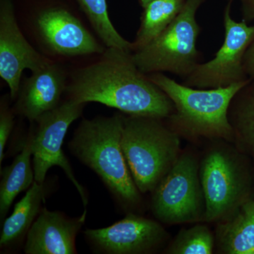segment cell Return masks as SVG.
Instances as JSON below:
<instances>
[{
	"mask_svg": "<svg viewBox=\"0 0 254 254\" xmlns=\"http://www.w3.org/2000/svg\"><path fill=\"white\" fill-rule=\"evenodd\" d=\"M68 99L95 102L132 116L168 119L172 100L136 66L131 52L107 48L99 59L73 71L66 92Z\"/></svg>",
	"mask_w": 254,
	"mask_h": 254,
	"instance_id": "obj_1",
	"label": "cell"
},
{
	"mask_svg": "<svg viewBox=\"0 0 254 254\" xmlns=\"http://www.w3.org/2000/svg\"><path fill=\"white\" fill-rule=\"evenodd\" d=\"M148 77L172 100L175 111L168 118V126L178 134L191 138L225 140L233 143L229 123V106L247 81L224 88L199 89L177 83L162 73Z\"/></svg>",
	"mask_w": 254,
	"mask_h": 254,
	"instance_id": "obj_2",
	"label": "cell"
},
{
	"mask_svg": "<svg viewBox=\"0 0 254 254\" xmlns=\"http://www.w3.org/2000/svg\"><path fill=\"white\" fill-rule=\"evenodd\" d=\"M123 115L83 120L75 131L71 152L100 177L112 193L123 204L141 202L122 148Z\"/></svg>",
	"mask_w": 254,
	"mask_h": 254,
	"instance_id": "obj_3",
	"label": "cell"
},
{
	"mask_svg": "<svg viewBox=\"0 0 254 254\" xmlns=\"http://www.w3.org/2000/svg\"><path fill=\"white\" fill-rule=\"evenodd\" d=\"M253 162L235 144L213 140L199 161L205 222H218L254 198Z\"/></svg>",
	"mask_w": 254,
	"mask_h": 254,
	"instance_id": "obj_4",
	"label": "cell"
},
{
	"mask_svg": "<svg viewBox=\"0 0 254 254\" xmlns=\"http://www.w3.org/2000/svg\"><path fill=\"white\" fill-rule=\"evenodd\" d=\"M163 119L124 116L122 148L135 185L153 192L181 155L180 135Z\"/></svg>",
	"mask_w": 254,
	"mask_h": 254,
	"instance_id": "obj_5",
	"label": "cell"
},
{
	"mask_svg": "<svg viewBox=\"0 0 254 254\" xmlns=\"http://www.w3.org/2000/svg\"><path fill=\"white\" fill-rule=\"evenodd\" d=\"M205 0H186L175 20L149 44L132 53L136 66L145 74L170 72L183 78L199 63L196 43L201 28L197 10Z\"/></svg>",
	"mask_w": 254,
	"mask_h": 254,
	"instance_id": "obj_6",
	"label": "cell"
},
{
	"mask_svg": "<svg viewBox=\"0 0 254 254\" xmlns=\"http://www.w3.org/2000/svg\"><path fill=\"white\" fill-rule=\"evenodd\" d=\"M152 193V210L159 221L168 225L204 222L199 161L191 152L181 153Z\"/></svg>",
	"mask_w": 254,
	"mask_h": 254,
	"instance_id": "obj_7",
	"label": "cell"
},
{
	"mask_svg": "<svg viewBox=\"0 0 254 254\" xmlns=\"http://www.w3.org/2000/svg\"><path fill=\"white\" fill-rule=\"evenodd\" d=\"M229 2L223 16L225 40L213 60L198 64L182 84L199 89L224 88L250 80L244 68V58L254 41V24L237 22L230 14Z\"/></svg>",
	"mask_w": 254,
	"mask_h": 254,
	"instance_id": "obj_8",
	"label": "cell"
},
{
	"mask_svg": "<svg viewBox=\"0 0 254 254\" xmlns=\"http://www.w3.org/2000/svg\"><path fill=\"white\" fill-rule=\"evenodd\" d=\"M84 105L68 98L54 110L41 115L34 122L36 128L31 132L35 181L44 182L48 170L52 167H60L76 187L86 208L88 199L84 190L73 175L63 151L64 139L68 127L81 116Z\"/></svg>",
	"mask_w": 254,
	"mask_h": 254,
	"instance_id": "obj_9",
	"label": "cell"
},
{
	"mask_svg": "<svg viewBox=\"0 0 254 254\" xmlns=\"http://www.w3.org/2000/svg\"><path fill=\"white\" fill-rule=\"evenodd\" d=\"M33 27L38 41L50 55L78 57L102 54V46L79 18L62 7L41 10L35 18Z\"/></svg>",
	"mask_w": 254,
	"mask_h": 254,
	"instance_id": "obj_10",
	"label": "cell"
},
{
	"mask_svg": "<svg viewBox=\"0 0 254 254\" xmlns=\"http://www.w3.org/2000/svg\"><path fill=\"white\" fill-rule=\"evenodd\" d=\"M84 234L99 250L110 254L151 253L169 237L158 222L132 213L111 226L89 229Z\"/></svg>",
	"mask_w": 254,
	"mask_h": 254,
	"instance_id": "obj_11",
	"label": "cell"
},
{
	"mask_svg": "<svg viewBox=\"0 0 254 254\" xmlns=\"http://www.w3.org/2000/svg\"><path fill=\"white\" fill-rule=\"evenodd\" d=\"M36 51L18 27L11 0L0 1V76L9 88L10 98L17 97L25 69L31 72L50 61Z\"/></svg>",
	"mask_w": 254,
	"mask_h": 254,
	"instance_id": "obj_12",
	"label": "cell"
},
{
	"mask_svg": "<svg viewBox=\"0 0 254 254\" xmlns=\"http://www.w3.org/2000/svg\"><path fill=\"white\" fill-rule=\"evenodd\" d=\"M67 83L64 68L50 60L25 78L20 86L14 112L34 123L43 114L59 106Z\"/></svg>",
	"mask_w": 254,
	"mask_h": 254,
	"instance_id": "obj_13",
	"label": "cell"
},
{
	"mask_svg": "<svg viewBox=\"0 0 254 254\" xmlns=\"http://www.w3.org/2000/svg\"><path fill=\"white\" fill-rule=\"evenodd\" d=\"M86 210L79 218H68L59 212L42 209L26 235V254H74L76 237L86 220Z\"/></svg>",
	"mask_w": 254,
	"mask_h": 254,
	"instance_id": "obj_14",
	"label": "cell"
},
{
	"mask_svg": "<svg viewBox=\"0 0 254 254\" xmlns=\"http://www.w3.org/2000/svg\"><path fill=\"white\" fill-rule=\"evenodd\" d=\"M215 236L220 253L254 254V198L217 222Z\"/></svg>",
	"mask_w": 254,
	"mask_h": 254,
	"instance_id": "obj_15",
	"label": "cell"
},
{
	"mask_svg": "<svg viewBox=\"0 0 254 254\" xmlns=\"http://www.w3.org/2000/svg\"><path fill=\"white\" fill-rule=\"evenodd\" d=\"M48 187L44 182L35 181L26 195L15 205L13 213L5 220L0 237L1 247H10L17 243L27 235L41 205L48 193Z\"/></svg>",
	"mask_w": 254,
	"mask_h": 254,
	"instance_id": "obj_16",
	"label": "cell"
},
{
	"mask_svg": "<svg viewBox=\"0 0 254 254\" xmlns=\"http://www.w3.org/2000/svg\"><path fill=\"white\" fill-rule=\"evenodd\" d=\"M227 117L234 144L254 165V81L250 80L233 97Z\"/></svg>",
	"mask_w": 254,
	"mask_h": 254,
	"instance_id": "obj_17",
	"label": "cell"
},
{
	"mask_svg": "<svg viewBox=\"0 0 254 254\" xmlns=\"http://www.w3.org/2000/svg\"><path fill=\"white\" fill-rule=\"evenodd\" d=\"M33 155V136L30 132L21 153L12 163L1 171L0 185V215L6 216L16 197L28 190L35 182L34 170L31 166Z\"/></svg>",
	"mask_w": 254,
	"mask_h": 254,
	"instance_id": "obj_18",
	"label": "cell"
},
{
	"mask_svg": "<svg viewBox=\"0 0 254 254\" xmlns=\"http://www.w3.org/2000/svg\"><path fill=\"white\" fill-rule=\"evenodd\" d=\"M186 0H154L143 7L141 25L133 43V52L146 46L181 12Z\"/></svg>",
	"mask_w": 254,
	"mask_h": 254,
	"instance_id": "obj_19",
	"label": "cell"
},
{
	"mask_svg": "<svg viewBox=\"0 0 254 254\" xmlns=\"http://www.w3.org/2000/svg\"><path fill=\"white\" fill-rule=\"evenodd\" d=\"M97 36L106 48L133 53V43L125 40L114 27L108 15L106 0H76Z\"/></svg>",
	"mask_w": 254,
	"mask_h": 254,
	"instance_id": "obj_20",
	"label": "cell"
},
{
	"mask_svg": "<svg viewBox=\"0 0 254 254\" xmlns=\"http://www.w3.org/2000/svg\"><path fill=\"white\" fill-rule=\"evenodd\" d=\"M183 229L177 234L165 253L170 254H210L215 245V236L203 224Z\"/></svg>",
	"mask_w": 254,
	"mask_h": 254,
	"instance_id": "obj_21",
	"label": "cell"
},
{
	"mask_svg": "<svg viewBox=\"0 0 254 254\" xmlns=\"http://www.w3.org/2000/svg\"><path fill=\"white\" fill-rule=\"evenodd\" d=\"M14 110H11L4 99L0 109V165L4 158V149L14 127Z\"/></svg>",
	"mask_w": 254,
	"mask_h": 254,
	"instance_id": "obj_22",
	"label": "cell"
},
{
	"mask_svg": "<svg viewBox=\"0 0 254 254\" xmlns=\"http://www.w3.org/2000/svg\"><path fill=\"white\" fill-rule=\"evenodd\" d=\"M244 68L249 78L254 81V41L246 52L244 58Z\"/></svg>",
	"mask_w": 254,
	"mask_h": 254,
	"instance_id": "obj_23",
	"label": "cell"
},
{
	"mask_svg": "<svg viewBox=\"0 0 254 254\" xmlns=\"http://www.w3.org/2000/svg\"><path fill=\"white\" fill-rule=\"evenodd\" d=\"M243 21L248 23L254 20V0H242Z\"/></svg>",
	"mask_w": 254,
	"mask_h": 254,
	"instance_id": "obj_24",
	"label": "cell"
},
{
	"mask_svg": "<svg viewBox=\"0 0 254 254\" xmlns=\"http://www.w3.org/2000/svg\"><path fill=\"white\" fill-rule=\"evenodd\" d=\"M140 3H141V4L142 5V6L143 7H144L145 5H147L148 4V3L151 2V1H154V0H139Z\"/></svg>",
	"mask_w": 254,
	"mask_h": 254,
	"instance_id": "obj_25",
	"label": "cell"
},
{
	"mask_svg": "<svg viewBox=\"0 0 254 254\" xmlns=\"http://www.w3.org/2000/svg\"><path fill=\"white\" fill-rule=\"evenodd\" d=\"M229 1V2H230L231 3L232 1H233V0H228Z\"/></svg>",
	"mask_w": 254,
	"mask_h": 254,
	"instance_id": "obj_26",
	"label": "cell"
}]
</instances>
